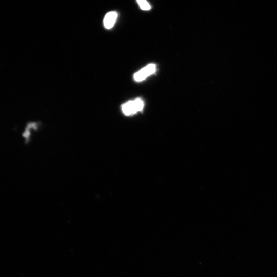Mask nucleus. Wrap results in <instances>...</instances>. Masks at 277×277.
Masks as SVG:
<instances>
[{"instance_id":"7ed1b4c3","label":"nucleus","mask_w":277,"mask_h":277,"mask_svg":"<svg viewBox=\"0 0 277 277\" xmlns=\"http://www.w3.org/2000/svg\"><path fill=\"white\" fill-rule=\"evenodd\" d=\"M117 17V13L115 11L107 13L104 17L103 23L106 29L111 28L114 25Z\"/></svg>"},{"instance_id":"f03ea898","label":"nucleus","mask_w":277,"mask_h":277,"mask_svg":"<svg viewBox=\"0 0 277 277\" xmlns=\"http://www.w3.org/2000/svg\"><path fill=\"white\" fill-rule=\"evenodd\" d=\"M156 70V66L154 64H150L145 67L134 75V79L140 82L144 80L147 77L153 73Z\"/></svg>"},{"instance_id":"f257e3e1","label":"nucleus","mask_w":277,"mask_h":277,"mask_svg":"<svg viewBox=\"0 0 277 277\" xmlns=\"http://www.w3.org/2000/svg\"><path fill=\"white\" fill-rule=\"evenodd\" d=\"M144 106V103L140 98L129 101L122 106V110L126 115H131L140 111Z\"/></svg>"},{"instance_id":"20e7f679","label":"nucleus","mask_w":277,"mask_h":277,"mask_svg":"<svg viewBox=\"0 0 277 277\" xmlns=\"http://www.w3.org/2000/svg\"><path fill=\"white\" fill-rule=\"evenodd\" d=\"M140 8L142 10H148L150 9L151 7L149 4L146 1L144 0H138L137 1Z\"/></svg>"}]
</instances>
